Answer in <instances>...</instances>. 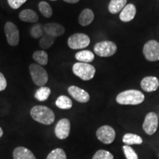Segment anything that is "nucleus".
<instances>
[{
	"instance_id": "a211bd4d",
	"label": "nucleus",
	"mask_w": 159,
	"mask_h": 159,
	"mask_svg": "<svg viewBox=\"0 0 159 159\" xmlns=\"http://www.w3.org/2000/svg\"><path fill=\"white\" fill-rule=\"evenodd\" d=\"M19 19L25 22L35 23L39 20V16L34 11L31 9L23 10L19 13Z\"/></svg>"
},
{
	"instance_id": "4468645a",
	"label": "nucleus",
	"mask_w": 159,
	"mask_h": 159,
	"mask_svg": "<svg viewBox=\"0 0 159 159\" xmlns=\"http://www.w3.org/2000/svg\"><path fill=\"white\" fill-rule=\"evenodd\" d=\"M159 86V80L156 77H145L141 81V87L146 92H153Z\"/></svg>"
},
{
	"instance_id": "c85d7f7f",
	"label": "nucleus",
	"mask_w": 159,
	"mask_h": 159,
	"mask_svg": "<svg viewBox=\"0 0 159 159\" xmlns=\"http://www.w3.org/2000/svg\"><path fill=\"white\" fill-rule=\"evenodd\" d=\"M123 151L124 154L127 159H139L138 156H137L136 151L128 145H124L123 146Z\"/></svg>"
},
{
	"instance_id": "0eeeda50",
	"label": "nucleus",
	"mask_w": 159,
	"mask_h": 159,
	"mask_svg": "<svg viewBox=\"0 0 159 159\" xmlns=\"http://www.w3.org/2000/svg\"><path fill=\"white\" fill-rule=\"evenodd\" d=\"M143 54L151 62L159 61V43L156 40L148 41L143 47Z\"/></svg>"
},
{
	"instance_id": "f8f14e48",
	"label": "nucleus",
	"mask_w": 159,
	"mask_h": 159,
	"mask_svg": "<svg viewBox=\"0 0 159 159\" xmlns=\"http://www.w3.org/2000/svg\"><path fill=\"white\" fill-rule=\"evenodd\" d=\"M68 92L70 96L77 102L81 103L88 102L90 99V95L84 89L79 88L76 85H71L69 87Z\"/></svg>"
},
{
	"instance_id": "4be33fe9",
	"label": "nucleus",
	"mask_w": 159,
	"mask_h": 159,
	"mask_svg": "<svg viewBox=\"0 0 159 159\" xmlns=\"http://www.w3.org/2000/svg\"><path fill=\"white\" fill-rule=\"evenodd\" d=\"M122 142H124L125 145H130L134 144H142L143 140L142 137L138 136V135L134 134H126L124 135L122 138Z\"/></svg>"
},
{
	"instance_id": "ddd939ff",
	"label": "nucleus",
	"mask_w": 159,
	"mask_h": 159,
	"mask_svg": "<svg viewBox=\"0 0 159 159\" xmlns=\"http://www.w3.org/2000/svg\"><path fill=\"white\" fill-rule=\"evenodd\" d=\"M45 34L57 38L64 34L65 27L57 23H47L43 26Z\"/></svg>"
},
{
	"instance_id": "6e6552de",
	"label": "nucleus",
	"mask_w": 159,
	"mask_h": 159,
	"mask_svg": "<svg viewBox=\"0 0 159 159\" xmlns=\"http://www.w3.org/2000/svg\"><path fill=\"white\" fill-rule=\"evenodd\" d=\"M97 139L105 144H110L114 142L116 132L112 127L109 125H103L97 129L96 133Z\"/></svg>"
},
{
	"instance_id": "2eb2a0df",
	"label": "nucleus",
	"mask_w": 159,
	"mask_h": 159,
	"mask_svg": "<svg viewBox=\"0 0 159 159\" xmlns=\"http://www.w3.org/2000/svg\"><path fill=\"white\" fill-rule=\"evenodd\" d=\"M136 8L133 4H128L119 13V19L123 22H129L136 16Z\"/></svg>"
},
{
	"instance_id": "f03ea898",
	"label": "nucleus",
	"mask_w": 159,
	"mask_h": 159,
	"mask_svg": "<svg viewBox=\"0 0 159 159\" xmlns=\"http://www.w3.org/2000/svg\"><path fill=\"white\" fill-rule=\"evenodd\" d=\"M32 118L41 124L49 125L55 122V116L52 110L43 105H36L30 111Z\"/></svg>"
},
{
	"instance_id": "dca6fc26",
	"label": "nucleus",
	"mask_w": 159,
	"mask_h": 159,
	"mask_svg": "<svg viewBox=\"0 0 159 159\" xmlns=\"http://www.w3.org/2000/svg\"><path fill=\"white\" fill-rule=\"evenodd\" d=\"M94 19V12L89 8H85L81 12L78 18V22L81 26L85 27L91 25Z\"/></svg>"
},
{
	"instance_id": "39448f33",
	"label": "nucleus",
	"mask_w": 159,
	"mask_h": 159,
	"mask_svg": "<svg viewBox=\"0 0 159 159\" xmlns=\"http://www.w3.org/2000/svg\"><path fill=\"white\" fill-rule=\"evenodd\" d=\"M95 54L102 57H108L114 55L117 51V46L113 41H103L97 43L94 47Z\"/></svg>"
},
{
	"instance_id": "a878e982",
	"label": "nucleus",
	"mask_w": 159,
	"mask_h": 159,
	"mask_svg": "<svg viewBox=\"0 0 159 159\" xmlns=\"http://www.w3.org/2000/svg\"><path fill=\"white\" fill-rule=\"evenodd\" d=\"M39 9L43 16L46 18H50L52 16L53 11L51 6L47 2L42 1L39 4Z\"/></svg>"
},
{
	"instance_id": "6ab92c4d",
	"label": "nucleus",
	"mask_w": 159,
	"mask_h": 159,
	"mask_svg": "<svg viewBox=\"0 0 159 159\" xmlns=\"http://www.w3.org/2000/svg\"><path fill=\"white\" fill-rule=\"evenodd\" d=\"M127 0H111L108 5V11L112 14H116L126 6Z\"/></svg>"
},
{
	"instance_id": "aec40b11",
	"label": "nucleus",
	"mask_w": 159,
	"mask_h": 159,
	"mask_svg": "<svg viewBox=\"0 0 159 159\" xmlns=\"http://www.w3.org/2000/svg\"><path fill=\"white\" fill-rule=\"evenodd\" d=\"M75 58L79 62L82 63H91L94 60V55L90 50L80 51L75 54Z\"/></svg>"
},
{
	"instance_id": "c756f323",
	"label": "nucleus",
	"mask_w": 159,
	"mask_h": 159,
	"mask_svg": "<svg viewBox=\"0 0 159 159\" xmlns=\"http://www.w3.org/2000/svg\"><path fill=\"white\" fill-rule=\"evenodd\" d=\"M92 159H114V156L108 151L99 150L94 155Z\"/></svg>"
},
{
	"instance_id": "473e14b6",
	"label": "nucleus",
	"mask_w": 159,
	"mask_h": 159,
	"mask_svg": "<svg viewBox=\"0 0 159 159\" xmlns=\"http://www.w3.org/2000/svg\"><path fill=\"white\" fill-rule=\"evenodd\" d=\"M63 1L66 2L67 3H70V4H75L77 3L80 0H63Z\"/></svg>"
},
{
	"instance_id": "7c9ffc66",
	"label": "nucleus",
	"mask_w": 159,
	"mask_h": 159,
	"mask_svg": "<svg viewBox=\"0 0 159 159\" xmlns=\"http://www.w3.org/2000/svg\"><path fill=\"white\" fill-rule=\"evenodd\" d=\"M26 2H27V0H7V2H8L9 5L13 9L19 8Z\"/></svg>"
},
{
	"instance_id": "1a4fd4ad",
	"label": "nucleus",
	"mask_w": 159,
	"mask_h": 159,
	"mask_svg": "<svg viewBox=\"0 0 159 159\" xmlns=\"http://www.w3.org/2000/svg\"><path fill=\"white\" fill-rule=\"evenodd\" d=\"M5 33L7 43L12 47H16L19 43V31L16 25L11 21H7L5 25Z\"/></svg>"
},
{
	"instance_id": "f3484780",
	"label": "nucleus",
	"mask_w": 159,
	"mask_h": 159,
	"mask_svg": "<svg viewBox=\"0 0 159 159\" xmlns=\"http://www.w3.org/2000/svg\"><path fill=\"white\" fill-rule=\"evenodd\" d=\"M13 156L14 159H36L34 154L25 147H18L16 148L13 151Z\"/></svg>"
},
{
	"instance_id": "5701e85b",
	"label": "nucleus",
	"mask_w": 159,
	"mask_h": 159,
	"mask_svg": "<svg viewBox=\"0 0 159 159\" xmlns=\"http://www.w3.org/2000/svg\"><path fill=\"white\" fill-rule=\"evenodd\" d=\"M33 58L41 66H46L48 63V54L43 50L35 51L33 55Z\"/></svg>"
},
{
	"instance_id": "412c9836",
	"label": "nucleus",
	"mask_w": 159,
	"mask_h": 159,
	"mask_svg": "<svg viewBox=\"0 0 159 159\" xmlns=\"http://www.w3.org/2000/svg\"><path fill=\"white\" fill-rule=\"evenodd\" d=\"M72 101L71 99L65 95H61L56 99L55 105L57 108L63 110H68L72 107Z\"/></svg>"
},
{
	"instance_id": "f257e3e1",
	"label": "nucleus",
	"mask_w": 159,
	"mask_h": 159,
	"mask_svg": "<svg viewBox=\"0 0 159 159\" xmlns=\"http://www.w3.org/2000/svg\"><path fill=\"white\" fill-rule=\"evenodd\" d=\"M144 95L142 91L136 89H129L116 96V100L118 104L122 105H137L144 102Z\"/></svg>"
},
{
	"instance_id": "20e7f679",
	"label": "nucleus",
	"mask_w": 159,
	"mask_h": 159,
	"mask_svg": "<svg viewBox=\"0 0 159 159\" xmlns=\"http://www.w3.org/2000/svg\"><path fill=\"white\" fill-rule=\"evenodd\" d=\"M32 80L38 86L42 87L48 82V74L42 66L38 63H32L29 67Z\"/></svg>"
},
{
	"instance_id": "9b49d317",
	"label": "nucleus",
	"mask_w": 159,
	"mask_h": 159,
	"mask_svg": "<svg viewBox=\"0 0 159 159\" xmlns=\"http://www.w3.org/2000/svg\"><path fill=\"white\" fill-rule=\"evenodd\" d=\"M71 124L68 119H62L58 121L55 128V134L57 139H66L70 134Z\"/></svg>"
},
{
	"instance_id": "423d86ee",
	"label": "nucleus",
	"mask_w": 159,
	"mask_h": 159,
	"mask_svg": "<svg viewBox=\"0 0 159 159\" xmlns=\"http://www.w3.org/2000/svg\"><path fill=\"white\" fill-rule=\"evenodd\" d=\"M90 38L84 33H75L68 39V46L72 49H82L90 44Z\"/></svg>"
},
{
	"instance_id": "b1692460",
	"label": "nucleus",
	"mask_w": 159,
	"mask_h": 159,
	"mask_svg": "<svg viewBox=\"0 0 159 159\" xmlns=\"http://www.w3.org/2000/svg\"><path fill=\"white\" fill-rule=\"evenodd\" d=\"M51 94V89L49 87L42 86L40 87L38 90L35 91V97L39 101H43L47 100L49 98V95Z\"/></svg>"
},
{
	"instance_id": "7ed1b4c3",
	"label": "nucleus",
	"mask_w": 159,
	"mask_h": 159,
	"mask_svg": "<svg viewBox=\"0 0 159 159\" xmlns=\"http://www.w3.org/2000/svg\"><path fill=\"white\" fill-rule=\"evenodd\" d=\"M73 73L84 81L90 80L94 77L96 69L90 63L77 62L72 66Z\"/></svg>"
},
{
	"instance_id": "cd10ccee",
	"label": "nucleus",
	"mask_w": 159,
	"mask_h": 159,
	"mask_svg": "<svg viewBox=\"0 0 159 159\" xmlns=\"http://www.w3.org/2000/svg\"><path fill=\"white\" fill-rule=\"evenodd\" d=\"M47 159H66V155L62 149L56 148L49 152Z\"/></svg>"
},
{
	"instance_id": "f704fd0d",
	"label": "nucleus",
	"mask_w": 159,
	"mask_h": 159,
	"mask_svg": "<svg viewBox=\"0 0 159 159\" xmlns=\"http://www.w3.org/2000/svg\"><path fill=\"white\" fill-rule=\"evenodd\" d=\"M51 1H56V0H51Z\"/></svg>"
},
{
	"instance_id": "393cba45",
	"label": "nucleus",
	"mask_w": 159,
	"mask_h": 159,
	"mask_svg": "<svg viewBox=\"0 0 159 159\" xmlns=\"http://www.w3.org/2000/svg\"><path fill=\"white\" fill-rule=\"evenodd\" d=\"M55 39L56 38H54L51 36V35H49L44 33L43 36L41 38V39H40L39 46L43 49H49L53 45V43H55Z\"/></svg>"
},
{
	"instance_id": "72a5a7b5",
	"label": "nucleus",
	"mask_w": 159,
	"mask_h": 159,
	"mask_svg": "<svg viewBox=\"0 0 159 159\" xmlns=\"http://www.w3.org/2000/svg\"><path fill=\"white\" fill-rule=\"evenodd\" d=\"M2 135H3V130H2V129L0 128V138L2 136Z\"/></svg>"
},
{
	"instance_id": "9d476101",
	"label": "nucleus",
	"mask_w": 159,
	"mask_h": 159,
	"mask_svg": "<svg viewBox=\"0 0 159 159\" xmlns=\"http://www.w3.org/2000/svg\"><path fill=\"white\" fill-rule=\"evenodd\" d=\"M158 125V115L155 112H150L145 116L143 123V130L148 135H153L156 132Z\"/></svg>"
},
{
	"instance_id": "bb28decb",
	"label": "nucleus",
	"mask_w": 159,
	"mask_h": 159,
	"mask_svg": "<svg viewBox=\"0 0 159 159\" xmlns=\"http://www.w3.org/2000/svg\"><path fill=\"white\" fill-rule=\"evenodd\" d=\"M30 33L31 36L33 39H41L44 34V32H43V26L41 24H35L31 27L30 30Z\"/></svg>"
},
{
	"instance_id": "2f4dec72",
	"label": "nucleus",
	"mask_w": 159,
	"mask_h": 159,
	"mask_svg": "<svg viewBox=\"0 0 159 159\" xmlns=\"http://www.w3.org/2000/svg\"><path fill=\"white\" fill-rule=\"evenodd\" d=\"M7 87V80L2 72H0V91L5 90Z\"/></svg>"
}]
</instances>
